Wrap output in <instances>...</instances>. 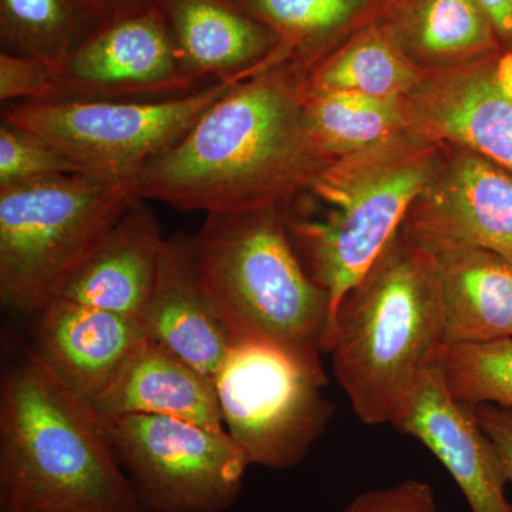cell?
Listing matches in <instances>:
<instances>
[{"label": "cell", "instance_id": "cell-9", "mask_svg": "<svg viewBox=\"0 0 512 512\" xmlns=\"http://www.w3.org/2000/svg\"><path fill=\"white\" fill-rule=\"evenodd\" d=\"M106 421L147 512H224L237 503L251 464L227 430L146 414Z\"/></svg>", "mask_w": 512, "mask_h": 512}, {"label": "cell", "instance_id": "cell-26", "mask_svg": "<svg viewBox=\"0 0 512 512\" xmlns=\"http://www.w3.org/2000/svg\"><path fill=\"white\" fill-rule=\"evenodd\" d=\"M79 174L62 153L28 131L0 126V187Z\"/></svg>", "mask_w": 512, "mask_h": 512}, {"label": "cell", "instance_id": "cell-11", "mask_svg": "<svg viewBox=\"0 0 512 512\" xmlns=\"http://www.w3.org/2000/svg\"><path fill=\"white\" fill-rule=\"evenodd\" d=\"M392 426L443 464L471 512H512L503 458L470 407L447 389L439 362L421 375Z\"/></svg>", "mask_w": 512, "mask_h": 512}, {"label": "cell", "instance_id": "cell-1", "mask_svg": "<svg viewBox=\"0 0 512 512\" xmlns=\"http://www.w3.org/2000/svg\"><path fill=\"white\" fill-rule=\"evenodd\" d=\"M276 60L235 84L175 146L138 174L141 200L175 211L220 214L275 208L311 191L325 170L303 123L308 84Z\"/></svg>", "mask_w": 512, "mask_h": 512}, {"label": "cell", "instance_id": "cell-29", "mask_svg": "<svg viewBox=\"0 0 512 512\" xmlns=\"http://www.w3.org/2000/svg\"><path fill=\"white\" fill-rule=\"evenodd\" d=\"M466 404V403H464ZM474 419L484 433L490 437L503 458L508 480L512 483V407L500 404H467Z\"/></svg>", "mask_w": 512, "mask_h": 512}, {"label": "cell", "instance_id": "cell-32", "mask_svg": "<svg viewBox=\"0 0 512 512\" xmlns=\"http://www.w3.org/2000/svg\"><path fill=\"white\" fill-rule=\"evenodd\" d=\"M0 512H73L63 510H29V511H0Z\"/></svg>", "mask_w": 512, "mask_h": 512}, {"label": "cell", "instance_id": "cell-17", "mask_svg": "<svg viewBox=\"0 0 512 512\" xmlns=\"http://www.w3.org/2000/svg\"><path fill=\"white\" fill-rule=\"evenodd\" d=\"M147 202L138 198L127 208L60 298L140 322L167 241Z\"/></svg>", "mask_w": 512, "mask_h": 512}, {"label": "cell", "instance_id": "cell-31", "mask_svg": "<svg viewBox=\"0 0 512 512\" xmlns=\"http://www.w3.org/2000/svg\"><path fill=\"white\" fill-rule=\"evenodd\" d=\"M96 2L106 12V15L113 19L157 8L160 6L161 0H96Z\"/></svg>", "mask_w": 512, "mask_h": 512}, {"label": "cell", "instance_id": "cell-18", "mask_svg": "<svg viewBox=\"0 0 512 512\" xmlns=\"http://www.w3.org/2000/svg\"><path fill=\"white\" fill-rule=\"evenodd\" d=\"M90 406L103 420L146 414L225 430L214 379L148 338Z\"/></svg>", "mask_w": 512, "mask_h": 512}, {"label": "cell", "instance_id": "cell-15", "mask_svg": "<svg viewBox=\"0 0 512 512\" xmlns=\"http://www.w3.org/2000/svg\"><path fill=\"white\" fill-rule=\"evenodd\" d=\"M140 325L146 338L212 379L217 375L232 345L201 284L191 237L175 234L165 241Z\"/></svg>", "mask_w": 512, "mask_h": 512}, {"label": "cell", "instance_id": "cell-14", "mask_svg": "<svg viewBox=\"0 0 512 512\" xmlns=\"http://www.w3.org/2000/svg\"><path fill=\"white\" fill-rule=\"evenodd\" d=\"M37 315L33 355L89 404L106 390L146 338L136 319L63 298Z\"/></svg>", "mask_w": 512, "mask_h": 512}, {"label": "cell", "instance_id": "cell-10", "mask_svg": "<svg viewBox=\"0 0 512 512\" xmlns=\"http://www.w3.org/2000/svg\"><path fill=\"white\" fill-rule=\"evenodd\" d=\"M53 70L46 101L174 99L212 84L185 62L160 6L110 19Z\"/></svg>", "mask_w": 512, "mask_h": 512}, {"label": "cell", "instance_id": "cell-24", "mask_svg": "<svg viewBox=\"0 0 512 512\" xmlns=\"http://www.w3.org/2000/svg\"><path fill=\"white\" fill-rule=\"evenodd\" d=\"M303 123L322 153H348L384 143L402 126V117L394 101L350 92L306 90Z\"/></svg>", "mask_w": 512, "mask_h": 512}, {"label": "cell", "instance_id": "cell-30", "mask_svg": "<svg viewBox=\"0 0 512 512\" xmlns=\"http://www.w3.org/2000/svg\"><path fill=\"white\" fill-rule=\"evenodd\" d=\"M503 49H512V0H478Z\"/></svg>", "mask_w": 512, "mask_h": 512}, {"label": "cell", "instance_id": "cell-16", "mask_svg": "<svg viewBox=\"0 0 512 512\" xmlns=\"http://www.w3.org/2000/svg\"><path fill=\"white\" fill-rule=\"evenodd\" d=\"M192 72L212 83L244 80L285 56L279 37L232 0H161Z\"/></svg>", "mask_w": 512, "mask_h": 512}, {"label": "cell", "instance_id": "cell-27", "mask_svg": "<svg viewBox=\"0 0 512 512\" xmlns=\"http://www.w3.org/2000/svg\"><path fill=\"white\" fill-rule=\"evenodd\" d=\"M53 66L36 57L0 52V100L2 103H39L49 97Z\"/></svg>", "mask_w": 512, "mask_h": 512}, {"label": "cell", "instance_id": "cell-25", "mask_svg": "<svg viewBox=\"0 0 512 512\" xmlns=\"http://www.w3.org/2000/svg\"><path fill=\"white\" fill-rule=\"evenodd\" d=\"M439 366L454 399L512 407V336L484 343L446 345Z\"/></svg>", "mask_w": 512, "mask_h": 512}, {"label": "cell", "instance_id": "cell-23", "mask_svg": "<svg viewBox=\"0 0 512 512\" xmlns=\"http://www.w3.org/2000/svg\"><path fill=\"white\" fill-rule=\"evenodd\" d=\"M416 82L409 59L375 23L345 40L308 82L311 92H350L394 101Z\"/></svg>", "mask_w": 512, "mask_h": 512}, {"label": "cell", "instance_id": "cell-28", "mask_svg": "<svg viewBox=\"0 0 512 512\" xmlns=\"http://www.w3.org/2000/svg\"><path fill=\"white\" fill-rule=\"evenodd\" d=\"M338 512H439V505L429 483L409 478L365 491Z\"/></svg>", "mask_w": 512, "mask_h": 512}, {"label": "cell", "instance_id": "cell-21", "mask_svg": "<svg viewBox=\"0 0 512 512\" xmlns=\"http://www.w3.org/2000/svg\"><path fill=\"white\" fill-rule=\"evenodd\" d=\"M109 20L96 0H0L2 50L56 69Z\"/></svg>", "mask_w": 512, "mask_h": 512}, {"label": "cell", "instance_id": "cell-13", "mask_svg": "<svg viewBox=\"0 0 512 512\" xmlns=\"http://www.w3.org/2000/svg\"><path fill=\"white\" fill-rule=\"evenodd\" d=\"M444 76L417 97L421 126L512 174V49Z\"/></svg>", "mask_w": 512, "mask_h": 512}, {"label": "cell", "instance_id": "cell-3", "mask_svg": "<svg viewBox=\"0 0 512 512\" xmlns=\"http://www.w3.org/2000/svg\"><path fill=\"white\" fill-rule=\"evenodd\" d=\"M191 245L231 345L272 346L326 386L322 353L332 325L330 299L299 261L284 212L207 214Z\"/></svg>", "mask_w": 512, "mask_h": 512}, {"label": "cell", "instance_id": "cell-19", "mask_svg": "<svg viewBox=\"0 0 512 512\" xmlns=\"http://www.w3.org/2000/svg\"><path fill=\"white\" fill-rule=\"evenodd\" d=\"M446 345L511 338L512 262L480 248L434 254Z\"/></svg>", "mask_w": 512, "mask_h": 512}, {"label": "cell", "instance_id": "cell-2", "mask_svg": "<svg viewBox=\"0 0 512 512\" xmlns=\"http://www.w3.org/2000/svg\"><path fill=\"white\" fill-rule=\"evenodd\" d=\"M147 512L107 421L32 352L0 386V511Z\"/></svg>", "mask_w": 512, "mask_h": 512}, {"label": "cell", "instance_id": "cell-4", "mask_svg": "<svg viewBox=\"0 0 512 512\" xmlns=\"http://www.w3.org/2000/svg\"><path fill=\"white\" fill-rule=\"evenodd\" d=\"M444 346L433 255L399 231L333 315V375L357 419L392 424Z\"/></svg>", "mask_w": 512, "mask_h": 512}, {"label": "cell", "instance_id": "cell-22", "mask_svg": "<svg viewBox=\"0 0 512 512\" xmlns=\"http://www.w3.org/2000/svg\"><path fill=\"white\" fill-rule=\"evenodd\" d=\"M268 26L289 59H311L336 40L355 35L382 15L390 0H232Z\"/></svg>", "mask_w": 512, "mask_h": 512}, {"label": "cell", "instance_id": "cell-8", "mask_svg": "<svg viewBox=\"0 0 512 512\" xmlns=\"http://www.w3.org/2000/svg\"><path fill=\"white\" fill-rule=\"evenodd\" d=\"M214 382L224 429L251 466H299L332 419L325 386L272 346L232 345Z\"/></svg>", "mask_w": 512, "mask_h": 512}, {"label": "cell", "instance_id": "cell-7", "mask_svg": "<svg viewBox=\"0 0 512 512\" xmlns=\"http://www.w3.org/2000/svg\"><path fill=\"white\" fill-rule=\"evenodd\" d=\"M239 82L212 83L198 92L164 100L10 104L3 110L2 123L56 148L84 177L107 183L134 181Z\"/></svg>", "mask_w": 512, "mask_h": 512}, {"label": "cell", "instance_id": "cell-5", "mask_svg": "<svg viewBox=\"0 0 512 512\" xmlns=\"http://www.w3.org/2000/svg\"><path fill=\"white\" fill-rule=\"evenodd\" d=\"M134 181L73 174L0 187V301L40 313L138 200Z\"/></svg>", "mask_w": 512, "mask_h": 512}, {"label": "cell", "instance_id": "cell-33", "mask_svg": "<svg viewBox=\"0 0 512 512\" xmlns=\"http://www.w3.org/2000/svg\"><path fill=\"white\" fill-rule=\"evenodd\" d=\"M511 336H512V329H511Z\"/></svg>", "mask_w": 512, "mask_h": 512}, {"label": "cell", "instance_id": "cell-12", "mask_svg": "<svg viewBox=\"0 0 512 512\" xmlns=\"http://www.w3.org/2000/svg\"><path fill=\"white\" fill-rule=\"evenodd\" d=\"M407 217L404 235L431 255L480 248L512 262V174L476 153L464 151Z\"/></svg>", "mask_w": 512, "mask_h": 512}, {"label": "cell", "instance_id": "cell-6", "mask_svg": "<svg viewBox=\"0 0 512 512\" xmlns=\"http://www.w3.org/2000/svg\"><path fill=\"white\" fill-rule=\"evenodd\" d=\"M429 175V163L421 158L325 167L309 191L323 210L284 215L289 237L308 261V274L328 293L332 320L343 296L403 227Z\"/></svg>", "mask_w": 512, "mask_h": 512}, {"label": "cell", "instance_id": "cell-20", "mask_svg": "<svg viewBox=\"0 0 512 512\" xmlns=\"http://www.w3.org/2000/svg\"><path fill=\"white\" fill-rule=\"evenodd\" d=\"M376 25L407 59L471 62L503 49L478 0H390Z\"/></svg>", "mask_w": 512, "mask_h": 512}]
</instances>
